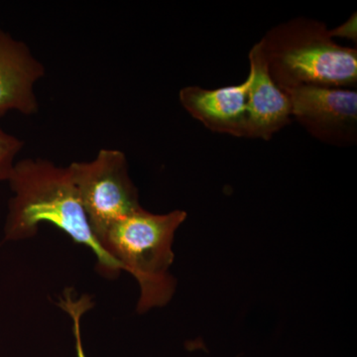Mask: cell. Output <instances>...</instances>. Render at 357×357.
<instances>
[{"label":"cell","mask_w":357,"mask_h":357,"mask_svg":"<svg viewBox=\"0 0 357 357\" xmlns=\"http://www.w3.org/2000/svg\"><path fill=\"white\" fill-rule=\"evenodd\" d=\"M7 182L13 196L8 202L4 225L6 241L32 238L41 223H50L75 243L91 249L103 276L114 278L119 274L121 265L103 250L91 231L67 167L46 159L20 160Z\"/></svg>","instance_id":"obj_1"},{"label":"cell","mask_w":357,"mask_h":357,"mask_svg":"<svg viewBox=\"0 0 357 357\" xmlns=\"http://www.w3.org/2000/svg\"><path fill=\"white\" fill-rule=\"evenodd\" d=\"M259 44L270 76L285 93L304 86H356V48L337 44L321 21H286L271 28Z\"/></svg>","instance_id":"obj_2"},{"label":"cell","mask_w":357,"mask_h":357,"mask_svg":"<svg viewBox=\"0 0 357 357\" xmlns=\"http://www.w3.org/2000/svg\"><path fill=\"white\" fill-rule=\"evenodd\" d=\"M185 218L184 211L155 215L141 208L115 222L100 239L103 250L137 281L140 314L165 306L175 292L169 270L174 261V236Z\"/></svg>","instance_id":"obj_3"},{"label":"cell","mask_w":357,"mask_h":357,"mask_svg":"<svg viewBox=\"0 0 357 357\" xmlns=\"http://www.w3.org/2000/svg\"><path fill=\"white\" fill-rule=\"evenodd\" d=\"M67 168L98 243L115 222L142 208L121 150L105 148L95 159L72 162Z\"/></svg>","instance_id":"obj_4"},{"label":"cell","mask_w":357,"mask_h":357,"mask_svg":"<svg viewBox=\"0 0 357 357\" xmlns=\"http://www.w3.org/2000/svg\"><path fill=\"white\" fill-rule=\"evenodd\" d=\"M292 117L326 144L356 145L357 93L352 89L304 86L286 91Z\"/></svg>","instance_id":"obj_5"},{"label":"cell","mask_w":357,"mask_h":357,"mask_svg":"<svg viewBox=\"0 0 357 357\" xmlns=\"http://www.w3.org/2000/svg\"><path fill=\"white\" fill-rule=\"evenodd\" d=\"M46 69L28 45L0 28V119L16 112L30 116L40 105L35 86Z\"/></svg>","instance_id":"obj_6"},{"label":"cell","mask_w":357,"mask_h":357,"mask_svg":"<svg viewBox=\"0 0 357 357\" xmlns=\"http://www.w3.org/2000/svg\"><path fill=\"white\" fill-rule=\"evenodd\" d=\"M248 59L250 84L245 138L270 140L292 121L290 100L270 76L259 42L249 51Z\"/></svg>","instance_id":"obj_7"},{"label":"cell","mask_w":357,"mask_h":357,"mask_svg":"<svg viewBox=\"0 0 357 357\" xmlns=\"http://www.w3.org/2000/svg\"><path fill=\"white\" fill-rule=\"evenodd\" d=\"M249 84L248 76L236 86L211 89L185 86L178 93V102L208 130L245 138Z\"/></svg>","instance_id":"obj_8"},{"label":"cell","mask_w":357,"mask_h":357,"mask_svg":"<svg viewBox=\"0 0 357 357\" xmlns=\"http://www.w3.org/2000/svg\"><path fill=\"white\" fill-rule=\"evenodd\" d=\"M93 302L88 296L79 298V300H73L72 292L67 290L64 293V297L61 298L59 306L73 319L74 325L75 337H76V349L77 357H86L84 351L83 340H82L81 319L84 312H88L93 307Z\"/></svg>","instance_id":"obj_9"},{"label":"cell","mask_w":357,"mask_h":357,"mask_svg":"<svg viewBox=\"0 0 357 357\" xmlns=\"http://www.w3.org/2000/svg\"><path fill=\"white\" fill-rule=\"evenodd\" d=\"M24 141L0 128V182H7Z\"/></svg>","instance_id":"obj_10"},{"label":"cell","mask_w":357,"mask_h":357,"mask_svg":"<svg viewBox=\"0 0 357 357\" xmlns=\"http://www.w3.org/2000/svg\"><path fill=\"white\" fill-rule=\"evenodd\" d=\"M356 13L352 14L351 17L349 18L344 24L338 26L335 29L330 30L331 36L333 38L335 37H340V38H347L354 41L356 43L357 40V26H356Z\"/></svg>","instance_id":"obj_11"}]
</instances>
